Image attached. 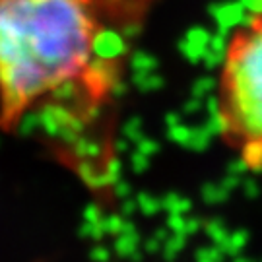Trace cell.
<instances>
[{
	"label": "cell",
	"mask_w": 262,
	"mask_h": 262,
	"mask_svg": "<svg viewBox=\"0 0 262 262\" xmlns=\"http://www.w3.org/2000/svg\"><path fill=\"white\" fill-rule=\"evenodd\" d=\"M101 35L92 0H0V124L19 126L49 97L99 95L113 62L97 56ZM62 103L43 117L51 126Z\"/></svg>",
	"instance_id": "1"
},
{
	"label": "cell",
	"mask_w": 262,
	"mask_h": 262,
	"mask_svg": "<svg viewBox=\"0 0 262 262\" xmlns=\"http://www.w3.org/2000/svg\"><path fill=\"white\" fill-rule=\"evenodd\" d=\"M215 119L245 167L262 171V16L235 33L227 47Z\"/></svg>",
	"instance_id": "2"
}]
</instances>
